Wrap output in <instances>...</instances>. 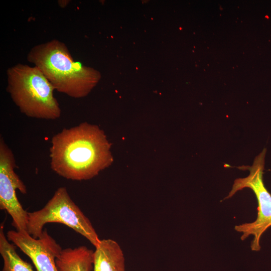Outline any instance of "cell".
<instances>
[{
  "label": "cell",
  "mask_w": 271,
  "mask_h": 271,
  "mask_svg": "<svg viewBox=\"0 0 271 271\" xmlns=\"http://www.w3.org/2000/svg\"><path fill=\"white\" fill-rule=\"evenodd\" d=\"M51 143V168L68 180L91 179L113 161L104 132L86 122L63 128L53 136Z\"/></svg>",
  "instance_id": "obj_1"
},
{
  "label": "cell",
  "mask_w": 271,
  "mask_h": 271,
  "mask_svg": "<svg viewBox=\"0 0 271 271\" xmlns=\"http://www.w3.org/2000/svg\"><path fill=\"white\" fill-rule=\"evenodd\" d=\"M27 59L40 70L55 90L72 98L87 95L100 78L96 70L75 61L66 44L57 39L33 46Z\"/></svg>",
  "instance_id": "obj_2"
},
{
  "label": "cell",
  "mask_w": 271,
  "mask_h": 271,
  "mask_svg": "<svg viewBox=\"0 0 271 271\" xmlns=\"http://www.w3.org/2000/svg\"><path fill=\"white\" fill-rule=\"evenodd\" d=\"M6 90L20 111L32 118L54 120L61 109L55 89L37 67L18 63L7 70Z\"/></svg>",
  "instance_id": "obj_3"
},
{
  "label": "cell",
  "mask_w": 271,
  "mask_h": 271,
  "mask_svg": "<svg viewBox=\"0 0 271 271\" xmlns=\"http://www.w3.org/2000/svg\"><path fill=\"white\" fill-rule=\"evenodd\" d=\"M48 223L64 224L86 238L95 247L100 239L89 219L71 198L67 189L59 187L42 209L28 212L27 232L34 238L41 236Z\"/></svg>",
  "instance_id": "obj_4"
},
{
  "label": "cell",
  "mask_w": 271,
  "mask_h": 271,
  "mask_svg": "<svg viewBox=\"0 0 271 271\" xmlns=\"http://www.w3.org/2000/svg\"><path fill=\"white\" fill-rule=\"evenodd\" d=\"M266 149H263L254 159L251 166L243 167L249 171L248 176L234 180L232 189L224 199L232 197L237 191L246 188L251 189L255 195L257 203L256 220L251 223L236 225L235 230L242 233L240 238L245 240L249 235L254 237L250 244L253 251L260 250V239L262 234L271 226V194L265 188L263 181Z\"/></svg>",
  "instance_id": "obj_5"
},
{
  "label": "cell",
  "mask_w": 271,
  "mask_h": 271,
  "mask_svg": "<svg viewBox=\"0 0 271 271\" xmlns=\"http://www.w3.org/2000/svg\"><path fill=\"white\" fill-rule=\"evenodd\" d=\"M14 155L5 142L0 138V209L6 210L12 217V225L17 231L27 232L28 212L24 209L17 197L16 190L22 194L27 188L16 173Z\"/></svg>",
  "instance_id": "obj_6"
},
{
  "label": "cell",
  "mask_w": 271,
  "mask_h": 271,
  "mask_svg": "<svg viewBox=\"0 0 271 271\" xmlns=\"http://www.w3.org/2000/svg\"><path fill=\"white\" fill-rule=\"evenodd\" d=\"M6 236L29 256L36 271H58L56 258L62 248L46 229L38 238H33L26 231L9 230Z\"/></svg>",
  "instance_id": "obj_7"
},
{
  "label": "cell",
  "mask_w": 271,
  "mask_h": 271,
  "mask_svg": "<svg viewBox=\"0 0 271 271\" xmlns=\"http://www.w3.org/2000/svg\"><path fill=\"white\" fill-rule=\"evenodd\" d=\"M93 252V271H125L124 254L118 243L100 239Z\"/></svg>",
  "instance_id": "obj_8"
},
{
  "label": "cell",
  "mask_w": 271,
  "mask_h": 271,
  "mask_svg": "<svg viewBox=\"0 0 271 271\" xmlns=\"http://www.w3.org/2000/svg\"><path fill=\"white\" fill-rule=\"evenodd\" d=\"M94 251L83 245L62 249L56 258L58 271H91Z\"/></svg>",
  "instance_id": "obj_9"
},
{
  "label": "cell",
  "mask_w": 271,
  "mask_h": 271,
  "mask_svg": "<svg viewBox=\"0 0 271 271\" xmlns=\"http://www.w3.org/2000/svg\"><path fill=\"white\" fill-rule=\"evenodd\" d=\"M16 247L11 243L4 231L3 225L0 227V254L3 259L2 271H34L28 262L24 260L16 251Z\"/></svg>",
  "instance_id": "obj_10"
},
{
  "label": "cell",
  "mask_w": 271,
  "mask_h": 271,
  "mask_svg": "<svg viewBox=\"0 0 271 271\" xmlns=\"http://www.w3.org/2000/svg\"><path fill=\"white\" fill-rule=\"evenodd\" d=\"M70 1L67 0H62V1H58V3L60 7L62 8H64L67 6V5L69 3Z\"/></svg>",
  "instance_id": "obj_11"
}]
</instances>
